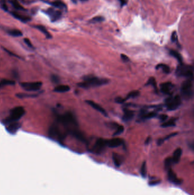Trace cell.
<instances>
[{
    "label": "cell",
    "instance_id": "obj_32",
    "mask_svg": "<svg viewBox=\"0 0 194 195\" xmlns=\"http://www.w3.org/2000/svg\"><path fill=\"white\" fill-rule=\"evenodd\" d=\"M104 20V18L103 17L101 16H98V17H95L93 18L90 21V23H101L103 22Z\"/></svg>",
    "mask_w": 194,
    "mask_h": 195
},
{
    "label": "cell",
    "instance_id": "obj_26",
    "mask_svg": "<svg viewBox=\"0 0 194 195\" xmlns=\"http://www.w3.org/2000/svg\"><path fill=\"white\" fill-rule=\"evenodd\" d=\"M15 83V81L9 80H3L0 81V87L7 86H12L14 85Z\"/></svg>",
    "mask_w": 194,
    "mask_h": 195
},
{
    "label": "cell",
    "instance_id": "obj_30",
    "mask_svg": "<svg viewBox=\"0 0 194 195\" xmlns=\"http://www.w3.org/2000/svg\"><path fill=\"white\" fill-rule=\"evenodd\" d=\"M11 3L12 4L13 7L17 9L21 10V11H25V9L23 8L18 2L17 0H11Z\"/></svg>",
    "mask_w": 194,
    "mask_h": 195
},
{
    "label": "cell",
    "instance_id": "obj_6",
    "mask_svg": "<svg viewBox=\"0 0 194 195\" xmlns=\"http://www.w3.org/2000/svg\"><path fill=\"white\" fill-rule=\"evenodd\" d=\"M23 89L28 92H35L41 89L42 86L41 82H29L21 83Z\"/></svg>",
    "mask_w": 194,
    "mask_h": 195
},
{
    "label": "cell",
    "instance_id": "obj_38",
    "mask_svg": "<svg viewBox=\"0 0 194 195\" xmlns=\"http://www.w3.org/2000/svg\"><path fill=\"white\" fill-rule=\"evenodd\" d=\"M24 42H25V43L26 44V45L28 46V47H29L30 48H33V45H32V42H31V41H30L29 39H28L27 38H25L24 39Z\"/></svg>",
    "mask_w": 194,
    "mask_h": 195
},
{
    "label": "cell",
    "instance_id": "obj_40",
    "mask_svg": "<svg viewBox=\"0 0 194 195\" xmlns=\"http://www.w3.org/2000/svg\"><path fill=\"white\" fill-rule=\"evenodd\" d=\"M121 58L122 59V60H123L124 62H129V57H128L127 56H126L125 54H121Z\"/></svg>",
    "mask_w": 194,
    "mask_h": 195
},
{
    "label": "cell",
    "instance_id": "obj_28",
    "mask_svg": "<svg viewBox=\"0 0 194 195\" xmlns=\"http://www.w3.org/2000/svg\"><path fill=\"white\" fill-rule=\"evenodd\" d=\"M177 132H174V133H171V134H169V135H167L165 138H162V139H160L158 140V142H157V144H158V145H159V146H160V145H161V144H163V143L165 141V140H168V139H170V138H172V137H175V135H177Z\"/></svg>",
    "mask_w": 194,
    "mask_h": 195
},
{
    "label": "cell",
    "instance_id": "obj_31",
    "mask_svg": "<svg viewBox=\"0 0 194 195\" xmlns=\"http://www.w3.org/2000/svg\"><path fill=\"white\" fill-rule=\"evenodd\" d=\"M116 129V131L114 132L113 136H116V135H120L124 131V126H121V125H118V126L117 127Z\"/></svg>",
    "mask_w": 194,
    "mask_h": 195
},
{
    "label": "cell",
    "instance_id": "obj_16",
    "mask_svg": "<svg viewBox=\"0 0 194 195\" xmlns=\"http://www.w3.org/2000/svg\"><path fill=\"white\" fill-rule=\"evenodd\" d=\"M134 116V111L129 110L127 108H125L124 110V115L123 116V119L125 121L127 122L130 120H132Z\"/></svg>",
    "mask_w": 194,
    "mask_h": 195
},
{
    "label": "cell",
    "instance_id": "obj_39",
    "mask_svg": "<svg viewBox=\"0 0 194 195\" xmlns=\"http://www.w3.org/2000/svg\"><path fill=\"white\" fill-rule=\"evenodd\" d=\"M167 118H168V116L166 114H162V115H160L159 116L160 120L162 122H164L167 119Z\"/></svg>",
    "mask_w": 194,
    "mask_h": 195
},
{
    "label": "cell",
    "instance_id": "obj_22",
    "mask_svg": "<svg viewBox=\"0 0 194 195\" xmlns=\"http://www.w3.org/2000/svg\"><path fill=\"white\" fill-rule=\"evenodd\" d=\"M176 119V118H172L168 121H165L162 124L161 127L163 128H166V127H169L175 126Z\"/></svg>",
    "mask_w": 194,
    "mask_h": 195
},
{
    "label": "cell",
    "instance_id": "obj_29",
    "mask_svg": "<svg viewBox=\"0 0 194 195\" xmlns=\"http://www.w3.org/2000/svg\"><path fill=\"white\" fill-rule=\"evenodd\" d=\"M148 85H150L152 87H153V88L154 89V90L155 91L157 90V83H156V81H155V80L154 78L153 77H151V78H150L148 79V82H146V86H148Z\"/></svg>",
    "mask_w": 194,
    "mask_h": 195
},
{
    "label": "cell",
    "instance_id": "obj_21",
    "mask_svg": "<svg viewBox=\"0 0 194 195\" xmlns=\"http://www.w3.org/2000/svg\"><path fill=\"white\" fill-rule=\"evenodd\" d=\"M112 159H113V162H114V164H115L116 166H117V167L120 166V165L121 164V163H122V158H121V156H120L117 153H113V154L112 155Z\"/></svg>",
    "mask_w": 194,
    "mask_h": 195
},
{
    "label": "cell",
    "instance_id": "obj_3",
    "mask_svg": "<svg viewBox=\"0 0 194 195\" xmlns=\"http://www.w3.org/2000/svg\"><path fill=\"white\" fill-rule=\"evenodd\" d=\"M176 74L178 76L184 77L187 79L193 80V68L191 66L185 65L181 63V65H179L176 69Z\"/></svg>",
    "mask_w": 194,
    "mask_h": 195
},
{
    "label": "cell",
    "instance_id": "obj_37",
    "mask_svg": "<svg viewBox=\"0 0 194 195\" xmlns=\"http://www.w3.org/2000/svg\"><path fill=\"white\" fill-rule=\"evenodd\" d=\"M17 96L20 98H27V97H34V96H36V95H28V94H18L17 95Z\"/></svg>",
    "mask_w": 194,
    "mask_h": 195
},
{
    "label": "cell",
    "instance_id": "obj_4",
    "mask_svg": "<svg viewBox=\"0 0 194 195\" xmlns=\"http://www.w3.org/2000/svg\"><path fill=\"white\" fill-rule=\"evenodd\" d=\"M193 80H192L187 79L184 80L182 84L181 93L183 97L186 99H190L193 96Z\"/></svg>",
    "mask_w": 194,
    "mask_h": 195
},
{
    "label": "cell",
    "instance_id": "obj_17",
    "mask_svg": "<svg viewBox=\"0 0 194 195\" xmlns=\"http://www.w3.org/2000/svg\"><path fill=\"white\" fill-rule=\"evenodd\" d=\"M182 154V150L180 148L177 149L174 151L173 153V156L172 158L173 163L176 164L180 161Z\"/></svg>",
    "mask_w": 194,
    "mask_h": 195
},
{
    "label": "cell",
    "instance_id": "obj_42",
    "mask_svg": "<svg viewBox=\"0 0 194 195\" xmlns=\"http://www.w3.org/2000/svg\"><path fill=\"white\" fill-rule=\"evenodd\" d=\"M52 80L55 83H57V82H59V78L57 77V76L53 75L52 77Z\"/></svg>",
    "mask_w": 194,
    "mask_h": 195
},
{
    "label": "cell",
    "instance_id": "obj_14",
    "mask_svg": "<svg viewBox=\"0 0 194 195\" xmlns=\"http://www.w3.org/2000/svg\"><path fill=\"white\" fill-rule=\"evenodd\" d=\"M167 176H168V179L171 183L176 184V185H179L182 183L181 180L180 179H178L176 177V175L171 169H169L168 171Z\"/></svg>",
    "mask_w": 194,
    "mask_h": 195
},
{
    "label": "cell",
    "instance_id": "obj_20",
    "mask_svg": "<svg viewBox=\"0 0 194 195\" xmlns=\"http://www.w3.org/2000/svg\"><path fill=\"white\" fill-rule=\"evenodd\" d=\"M51 4L55 7V8H59V9H66V4L61 0H55L54 1H53Z\"/></svg>",
    "mask_w": 194,
    "mask_h": 195
},
{
    "label": "cell",
    "instance_id": "obj_1",
    "mask_svg": "<svg viewBox=\"0 0 194 195\" xmlns=\"http://www.w3.org/2000/svg\"><path fill=\"white\" fill-rule=\"evenodd\" d=\"M106 79L100 78L93 76H87L84 78L82 82L78 83V86L83 89H89L91 87H95L106 84L108 83Z\"/></svg>",
    "mask_w": 194,
    "mask_h": 195
},
{
    "label": "cell",
    "instance_id": "obj_5",
    "mask_svg": "<svg viewBox=\"0 0 194 195\" xmlns=\"http://www.w3.org/2000/svg\"><path fill=\"white\" fill-rule=\"evenodd\" d=\"M165 104L169 110H175L181 104V98L178 95L175 96H170L165 100Z\"/></svg>",
    "mask_w": 194,
    "mask_h": 195
},
{
    "label": "cell",
    "instance_id": "obj_9",
    "mask_svg": "<svg viewBox=\"0 0 194 195\" xmlns=\"http://www.w3.org/2000/svg\"><path fill=\"white\" fill-rule=\"evenodd\" d=\"M47 14L51 17L52 21H55L60 18L62 15V13L59 11L55 10L53 8H49L46 11Z\"/></svg>",
    "mask_w": 194,
    "mask_h": 195
},
{
    "label": "cell",
    "instance_id": "obj_2",
    "mask_svg": "<svg viewBox=\"0 0 194 195\" xmlns=\"http://www.w3.org/2000/svg\"><path fill=\"white\" fill-rule=\"evenodd\" d=\"M25 110L23 107L17 106L13 108L11 111L10 115L4 121L5 125H8L12 122H17L23 115H25Z\"/></svg>",
    "mask_w": 194,
    "mask_h": 195
},
{
    "label": "cell",
    "instance_id": "obj_7",
    "mask_svg": "<svg viewBox=\"0 0 194 195\" xmlns=\"http://www.w3.org/2000/svg\"><path fill=\"white\" fill-rule=\"evenodd\" d=\"M107 146V140L104 139L102 138L99 139L96 141L92 149V151L96 153H100L102 152L104 149Z\"/></svg>",
    "mask_w": 194,
    "mask_h": 195
},
{
    "label": "cell",
    "instance_id": "obj_24",
    "mask_svg": "<svg viewBox=\"0 0 194 195\" xmlns=\"http://www.w3.org/2000/svg\"><path fill=\"white\" fill-rule=\"evenodd\" d=\"M170 54L172 57L176 58L181 63H182V57L181 55L177 51L174 50H171L170 51Z\"/></svg>",
    "mask_w": 194,
    "mask_h": 195
},
{
    "label": "cell",
    "instance_id": "obj_33",
    "mask_svg": "<svg viewBox=\"0 0 194 195\" xmlns=\"http://www.w3.org/2000/svg\"><path fill=\"white\" fill-rule=\"evenodd\" d=\"M141 174L144 178H145L146 176V163L144 162L141 168Z\"/></svg>",
    "mask_w": 194,
    "mask_h": 195
},
{
    "label": "cell",
    "instance_id": "obj_8",
    "mask_svg": "<svg viewBox=\"0 0 194 195\" xmlns=\"http://www.w3.org/2000/svg\"><path fill=\"white\" fill-rule=\"evenodd\" d=\"M160 91L165 94L171 95L172 90L174 89V85L171 82H165L160 84Z\"/></svg>",
    "mask_w": 194,
    "mask_h": 195
},
{
    "label": "cell",
    "instance_id": "obj_25",
    "mask_svg": "<svg viewBox=\"0 0 194 195\" xmlns=\"http://www.w3.org/2000/svg\"><path fill=\"white\" fill-rule=\"evenodd\" d=\"M161 69L163 71L166 73V74H169L170 72V68L168 65H165V64H159L158 65H157L156 66V69L158 70V69Z\"/></svg>",
    "mask_w": 194,
    "mask_h": 195
},
{
    "label": "cell",
    "instance_id": "obj_41",
    "mask_svg": "<svg viewBox=\"0 0 194 195\" xmlns=\"http://www.w3.org/2000/svg\"><path fill=\"white\" fill-rule=\"evenodd\" d=\"M120 4H121V6L123 7L124 6V5H126L127 4V0H118Z\"/></svg>",
    "mask_w": 194,
    "mask_h": 195
},
{
    "label": "cell",
    "instance_id": "obj_15",
    "mask_svg": "<svg viewBox=\"0 0 194 195\" xmlns=\"http://www.w3.org/2000/svg\"><path fill=\"white\" fill-rule=\"evenodd\" d=\"M11 14L14 18H15L16 19H17V20H18L20 21H22L23 23H26V22H27V21H29L31 20L30 17L24 15L22 14H21L18 13V12H11Z\"/></svg>",
    "mask_w": 194,
    "mask_h": 195
},
{
    "label": "cell",
    "instance_id": "obj_12",
    "mask_svg": "<svg viewBox=\"0 0 194 195\" xmlns=\"http://www.w3.org/2000/svg\"><path fill=\"white\" fill-rule=\"evenodd\" d=\"M123 143V140L120 138H114L107 140V146L110 148H117L120 146Z\"/></svg>",
    "mask_w": 194,
    "mask_h": 195
},
{
    "label": "cell",
    "instance_id": "obj_43",
    "mask_svg": "<svg viewBox=\"0 0 194 195\" xmlns=\"http://www.w3.org/2000/svg\"><path fill=\"white\" fill-rule=\"evenodd\" d=\"M160 183V181H153V182H150L149 185H156V184H158Z\"/></svg>",
    "mask_w": 194,
    "mask_h": 195
},
{
    "label": "cell",
    "instance_id": "obj_45",
    "mask_svg": "<svg viewBox=\"0 0 194 195\" xmlns=\"http://www.w3.org/2000/svg\"><path fill=\"white\" fill-rule=\"evenodd\" d=\"M80 1L82 2H85V1H87L88 0H80Z\"/></svg>",
    "mask_w": 194,
    "mask_h": 195
},
{
    "label": "cell",
    "instance_id": "obj_19",
    "mask_svg": "<svg viewBox=\"0 0 194 195\" xmlns=\"http://www.w3.org/2000/svg\"><path fill=\"white\" fill-rule=\"evenodd\" d=\"M35 27L36 29H37L38 30H39L40 32H41L43 34L46 36L47 38H51L52 36L51 34L48 32V31L47 30L46 27L42 25H35Z\"/></svg>",
    "mask_w": 194,
    "mask_h": 195
},
{
    "label": "cell",
    "instance_id": "obj_27",
    "mask_svg": "<svg viewBox=\"0 0 194 195\" xmlns=\"http://www.w3.org/2000/svg\"><path fill=\"white\" fill-rule=\"evenodd\" d=\"M139 95V92L138 90H133L132 92H129L125 98L126 101L132 98H136Z\"/></svg>",
    "mask_w": 194,
    "mask_h": 195
},
{
    "label": "cell",
    "instance_id": "obj_13",
    "mask_svg": "<svg viewBox=\"0 0 194 195\" xmlns=\"http://www.w3.org/2000/svg\"><path fill=\"white\" fill-rule=\"evenodd\" d=\"M157 115V113L155 111L146 112L145 110H142L140 114V120H146L155 117Z\"/></svg>",
    "mask_w": 194,
    "mask_h": 195
},
{
    "label": "cell",
    "instance_id": "obj_36",
    "mask_svg": "<svg viewBox=\"0 0 194 195\" xmlns=\"http://www.w3.org/2000/svg\"><path fill=\"white\" fill-rule=\"evenodd\" d=\"M115 101L117 103L122 104L124 103L126 101L125 98H122V97H117L115 99Z\"/></svg>",
    "mask_w": 194,
    "mask_h": 195
},
{
    "label": "cell",
    "instance_id": "obj_11",
    "mask_svg": "<svg viewBox=\"0 0 194 195\" xmlns=\"http://www.w3.org/2000/svg\"><path fill=\"white\" fill-rule=\"evenodd\" d=\"M7 125L8 126L6 127V130L9 133L11 134H15L21 127V124L17 122H12Z\"/></svg>",
    "mask_w": 194,
    "mask_h": 195
},
{
    "label": "cell",
    "instance_id": "obj_34",
    "mask_svg": "<svg viewBox=\"0 0 194 195\" xmlns=\"http://www.w3.org/2000/svg\"><path fill=\"white\" fill-rule=\"evenodd\" d=\"M172 163H173V161L172 160V158H168L166 159L165 161V165L166 169H169L170 167L171 166Z\"/></svg>",
    "mask_w": 194,
    "mask_h": 195
},
{
    "label": "cell",
    "instance_id": "obj_35",
    "mask_svg": "<svg viewBox=\"0 0 194 195\" xmlns=\"http://www.w3.org/2000/svg\"><path fill=\"white\" fill-rule=\"evenodd\" d=\"M171 41L172 42H178V35L176 32H174L172 34L171 37Z\"/></svg>",
    "mask_w": 194,
    "mask_h": 195
},
{
    "label": "cell",
    "instance_id": "obj_10",
    "mask_svg": "<svg viewBox=\"0 0 194 195\" xmlns=\"http://www.w3.org/2000/svg\"><path fill=\"white\" fill-rule=\"evenodd\" d=\"M86 103L90 105L93 108H94L95 110H97V111H99V113H100L101 114H102L103 115H104L105 116H107V113L106 111L105 110V109L103 108L101 106H100L99 104L96 103V102L92 101H90V100H87L86 101Z\"/></svg>",
    "mask_w": 194,
    "mask_h": 195
},
{
    "label": "cell",
    "instance_id": "obj_18",
    "mask_svg": "<svg viewBox=\"0 0 194 195\" xmlns=\"http://www.w3.org/2000/svg\"><path fill=\"white\" fill-rule=\"evenodd\" d=\"M70 90V87L67 85H58L54 89V92L59 93H64L69 92Z\"/></svg>",
    "mask_w": 194,
    "mask_h": 195
},
{
    "label": "cell",
    "instance_id": "obj_23",
    "mask_svg": "<svg viewBox=\"0 0 194 195\" xmlns=\"http://www.w3.org/2000/svg\"><path fill=\"white\" fill-rule=\"evenodd\" d=\"M8 33L9 34L12 35L13 37H21L23 35L22 32L20 30H18V29L9 30L8 31Z\"/></svg>",
    "mask_w": 194,
    "mask_h": 195
},
{
    "label": "cell",
    "instance_id": "obj_44",
    "mask_svg": "<svg viewBox=\"0 0 194 195\" xmlns=\"http://www.w3.org/2000/svg\"><path fill=\"white\" fill-rule=\"evenodd\" d=\"M150 140H151V138L150 137H148V138L146 139V140H145V144H149V143L150 142Z\"/></svg>",
    "mask_w": 194,
    "mask_h": 195
}]
</instances>
